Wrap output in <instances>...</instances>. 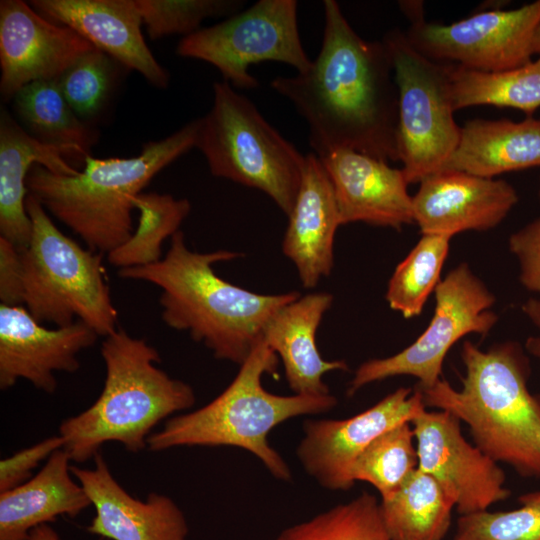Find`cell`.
<instances>
[{
  "instance_id": "16",
  "label": "cell",
  "mask_w": 540,
  "mask_h": 540,
  "mask_svg": "<svg viewBox=\"0 0 540 540\" xmlns=\"http://www.w3.org/2000/svg\"><path fill=\"white\" fill-rule=\"evenodd\" d=\"M98 336L80 320L49 329L24 306L0 304V389L24 379L53 393L57 388L55 373L76 372L79 353L94 345Z\"/></svg>"
},
{
  "instance_id": "37",
  "label": "cell",
  "mask_w": 540,
  "mask_h": 540,
  "mask_svg": "<svg viewBox=\"0 0 540 540\" xmlns=\"http://www.w3.org/2000/svg\"><path fill=\"white\" fill-rule=\"evenodd\" d=\"M508 245L518 260L521 284L540 295V217L511 234Z\"/></svg>"
},
{
  "instance_id": "24",
  "label": "cell",
  "mask_w": 540,
  "mask_h": 540,
  "mask_svg": "<svg viewBox=\"0 0 540 540\" xmlns=\"http://www.w3.org/2000/svg\"><path fill=\"white\" fill-rule=\"evenodd\" d=\"M70 457L55 451L27 482L0 493V540H28L35 527L59 515L75 517L91 505L71 475Z\"/></svg>"
},
{
  "instance_id": "6",
  "label": "cell",
  "mask_w": 540,
  "mask_h": 540,
  "mask_svg": "<svg viewBox=\"0 0 540 540\" xmlns=\"http://www.w3.org/2000/svg\"><path fill=\"white\" fill-rule=\"evenodd\" d=\"M223 392L205 406L173 416L147 440L150 451L179 446H233L254 454L277 479L288 481L291 472L280 454L268 443L269 432L282 422L333 409L331 395L281 396L262 386L264 374H274L278 356L261 339Z\"/></svg>"
},
{
  "instance_id": "39",
  "label": "cell",
  "mask_w": 540,
  "mask_h": 540,
  "mask_svg": "<svg viewBox=\"0 0 540 540\" xmlns=\"http://www.w3.org/2000/svg\"><path fill=\"white\" fill-rule=\"evenodd\" d=\"M526 317L540 330V298H530L521 307ZM527 352L540 360V336H531L525 342Z\"/></svg>"
},
{
  "instance_id": "4",
  "label": "cell",
  "mask_w": 540,
  "mask_h": 540,
  "mask_svg": "<svg viewBox=\"0 0 540 540\" xmlns=\"http://www.w3.org/2000/svg\"><path fill=\"white\" fill-rule=\"evenodd\" d=\"M199 118L170 136L146 143L133 157L88 156L75 175L34 164L26 178L28 194L78 235L87 248L110 253L134 231L136 198L163 168L196 146Z\"/></svg>"
},
{
  "instance_id": "11",
  "label": "cell",
  "mask_w": 540,
  "mask_h": 540,
  "mask_svg": "<svg viewBox=\"0 0 540 540\" xmlns=\"http://www.w3.org/2000/svg\"><path fill=\"white\" fill-rule=\"evenodd\" d=\"M297 6L295 0H259L218 24L184 36L176 53L210 63L224 81L240 89L258 86L248 71L252 64L276 61L305 72L312 60L300 39Z\"/></svg>"
},
{
  "instance_id": "25",
  "label": "cell",
  "mask_w": 540,
  "mask_h": 540,
  "mask_svg": "<svg viewBox=\"0 0 540 540\" xmlns=\"http://www.w3.org/2000/svg\"><path fill=\"white\" fill-rule=\"evenodd\" d=\"M540 166V119L527 117L467 121L442 170L495 178L502 173ZM441 171V170H440Z\"/></svg>"
},
{
  "instance_id": "30",
  "label": "cell",
  "mask_w": 540,
  "mask_h": 540,
  "mask_svg": "<svg viewBox=\"0 0 540 540\" xmlns=\"http://www.w3.org/2000/svg\"><path fill=\"white\" fill-rule=\"evenodd\" d=\"M450 237L422 234L408 255L396 266L388 282L386 301L404 318L420 315L429 295L439 284L448 256Z\"/></svg>"
},
{
  "instance_id": "29",
  "label": "cell",
  "mask_w": 540,
  "mask_h": 540,
  "mask_svg": "<svg viewBox=\"0 0 540 540\" xmlns=\"http://www.w3.org/2000/svg\"><path fill=\"white\" fill-rule=\"evenodd\" d=\"M135 209L139 212L137 227L127 241L107 254L108 262L118 269L160 261L164 241L180 230L191 204L185 198L151 192L136 198Z\"/></svg>"
},
{
  "instance_id": "1",
  "label": "cell",
  "mask_w": 540,
  "mask_h": 540,
  "mask_svg": "<svg viewBox=\"0 0 540 540\" xmlns=\"http://www.w3.org/2000/svg\"><path fill=\"white\" fill-rule=\"evenodd\" d=\"M322 45L310 67L270 85L306 121L318 157L352 149L398 161V91L383 41L359 36L335 0H325Z\"/></svg>"
},
{
  "instance_id": "22",
  "label": "cell",
  "mask_w": 540,
  "mask_h": 540,
  "mask_svg": "<svg viewBox=\"0 0 540 540\" xmlns=\"http://www.w3.org/2000/svg\"><path fill=\"white\" fill-rule=\"evenodd\" d=\"M332 303L333 296L327 292L300 295L282 306L264 327L262 339L281 359L294 394H330L323 376L348 369L342 360H324L316 345L318 327Z\"/></svg>"
},
{
  "instance_id": "2",
  "label": "cell",
  "mask_w": 540,
  "mask_h": 540,
  "mask_svg": "<svg viewBox=\"0 0 540 540\" xmlns=\"http://www.w3.org/2000/svg\"><path fill=\"white\" fill-rule=\"evenodd\" d=\"M240 256L229 250L193 251L179 230L160 261L118 269V275L160 288L161 318L168 327L187 331L215 358L241 365L262 339L269 319L300 293L259 294L215 273L214 264Z\"/></svg>"
},
{
  "instance_id": "8",
  "label": "cell",
  "mask_w": 540,
  "mask_h": 540,
  "mask_svg": "<svg viewBox=\"0 0 540 540\" xmlns=\"http://www.w3.org/2000/svg\"><path fill=\"white\" fill-rule=\"evenodd\" d=\"M195 147L206 158L212 175L264 192L289 216L305 155L226 81L213 84V104L199 118Z\"/></svg>"
},
{
  "instance_id": "34",
  "label": "cell",
  "mask_w": 540,
  "mask_h": 540,
  "mask_svg": "<svg viewBox=\"0 0 540 540\" xmlns=\"http://www.w3.org/2000/svg\"><path fill=\"white\" fill-rule=\"evenodd\" d=\"M148 36H187L209 17L231 16L244 6L239 0H135Z\"/></svg>"
},
{
  "instance_id": "32",
  "label": "cell",
  "mask_w": 540,
  "mask_h": 540,
  "mask_svg": "<svg viewBox=\"0 0 540 540\" xmlns=\"http://www.w3.org/2000/svg\"><path fill=\"white\" fill-rule=\"evenodd\" d=\"M410 422L401 423L374 439L352 467L354 481L374 486L382 500L391 497L418 467Z\"/></svg>"
},
{
  "instance_id": "28",
  "label": "cell",
  "mask_w": 540,
  "mask_h": 540,
  "mask_svg": "<svg viewBox=\"0 0 540 540\" xmlns=\"http://www.w3.org/2000/svg\"><path fill=\"white\" fill-rule=\"evenodd\" d=\"M451 89L455 111L493 105L521 110L532 117L540 107V57L499 72H479L453 65Z\"/></svg>"
},
{
  "instance_id": "19",
  "label": "cell",
  "mask_w": 540,
  "mask_h": 540,
  "mask_svg": "<svg viewBox=\"0 0 540 540\" xmlns=\"http://www.w3.org/2000/svg\"><path fill=\"white\" fill-rule=\"evenodd\" d=\"M29 4L53 23L67 26L150 84L165 88L169 73L147 46L135 0H32Z\"/></svg>"
},
{
  "instance_id": "31",
  "label": "cell",
  "mask_w": 540,
  "mask_h": 540,
  "mask_svg": "<svg viewBox=\"0 0 540 540\" xmlns=\"http://www.w3.org/2000/svg\"><path fill=\"white\" fill-rule=\"evenodd\" d=\"M273 540H390L380 503L369 493L284 529Z\"/></svg>"
},
{
  "instance_id": "20",
  "label": "cell",
  "mask_w": 540,
  "mask_h": 540,
  "mask_svg": "<svg viewBox=\"0 0 540 540\" xmlns=\"http://www.w3.org/2000/svg\"><path fill=\"white\" fill-rule=\"evenodd\" d=\"M93 469L71 466L96 515L87 530L111 540H186L183 512L168 496L150 493L145 501L132 497L113 477L99 452Z\"/></svg>"
},
{
  "instance_id": "10",
  "label": "cell",
  "mask_w": 540,
  "mask_h": 540,
  "mask_svg": "<svg viewBox=\"0 0 540 540\" xmlns=\"http://www.w3.org/2000/svg\"><path fill=\"white\" fill-rule=\"evenodd\" d=\"M434 293V314L423 333L395 355L362 363L350 381L348 396L370 383L401 375L417 378V388L433 386L452 346L468 334H487L498 320L490 310L495 296L466 263L453 268Z\"/></svg>"
},
{
  "instance_id": "26",
  "label": "cell",
  "mask_w": 540,
  "mask_h": 540,
  "mask_svg": "<svg viewBox=\"0 0 540 540\" xmlns=\"http://www.w3.org/2000/svg\"><path fill=\"white\" fill-rule=\"evenodd\" d=\"M12 99L20 125L28 134L60 150L66 158L85 163L99 135L92 124L81 120L72 110L57 79L32 82Z\"/></svg>"
},
{
  "instance_id": "13",
  "label": "cell",
  "mask_w": 540,
  "mask_h": 540,
  "mask_svg": "<svg viewBox=\"0 0 540 540\" xmlns=\"http://www.w3.org/2000/svg\"><path fill=\"white\" fill-rule=\"evenodd\" d=\"M410 423L416 440L417 468L441 485L461 515L485 511L509 497L498 462L466 441L455 415L425 409Z\"/></svg>"
},
{
  "instance_id": "9",
  "label": "cell",
  "mask_w": 540,
  "mask_h": 540,
  "mask_svg": "<svg viewBox=\"0 0 540 540\" xmlns=\"http://www.w3.org/2000/svg\"><path fill=\"white\" fill-rule=\"evenodd\" d=\"M387 46L398 91V161L407 182H421L444 167L460 140L451 89L453 64L419 53L398 28Z\"/></svg>"
},
{
  "instance_id": "7",
  "label": "cell",
  "mask_w": 540,
  "mask_h": 540,
  "mask_svg": "<svg viewBox=\"0 0 540 540\" xmlns=\"http://www.w3.org/2000/svg\"><path fill=\"white\" fill-rule=\"evenodd\" d=\"M29 245L20 251L23 306L39 323L84 322L99 336L118 328V312L105 280L101 253L83 248L58 229L30 194Z\"/></svg>"
},
{
  "instance_id": "40",
  "label": "cell",
  "mask_w": 540,
  "mask_h": 540,
  "mask_svg": "<svg viewBox=\"0 0 540 540\" xmlns=\"http://www.w3.org/2000/svg\"><path fill=\"white\" fill-rule=\"evenodd\" d=\"M28 540H59V537L50 526L42 524L31 530Z\"/></svg>"
},
{
  "instance_id": "12",
  "label": "cell",
  "mask_w": 540,
  "mask_h": 540,
  "mask_svg": "<svg viewBox=\"0 0 540 540\" xmlns=\"http://www.w3.org/2000/svg\"><path fill=\"white\" fill-rule=\"evenodd\" d=\"M410 19L405 35L425 57L479 72H499L532 60L540 0L510 10L477 12L443 25L424 19L422 3L401 2Z\"/></svg>"
},
{
  "instance_id": "3",
  "label": "cell",
  "mask_w": 540,
  "mask_h": 540,
  "mask_svg": "<svg viewBox=\"0 0 540 540\" xmlns=\"http://www.w3.org/2000/svg\"><path fill=\"white\" fill-rule=\"evenodd\" d=\"M460 390L440 379L417 388L426 407L464 421L482 452L519 475L540 479V399L528 389L530 365L520 345L508 341L487 351L465 341Z\"/></svg>"
},
{
  "instance_id": "42",
  "label": "cell",
  "mask_w": 540,
  "mask_h": 540,
  "mask_svg": "<svg viewBox=\"0 0 540 540\" xmlns=\"http://www.w3.org/2000/svg\"><path fill=\"white\" fill-rule=\"evenodd\" d=\"M539 202H540V187H539Z\"/></svg>"
},
{
  "instance_id": "14",
  "label": "cell",
  "mask_w": 540,
  "mask_h": 540,
  "mask_svg": "<svg viewBox=\"0 0 540 540\" xmlns=\"http://www.w3.org/2000/svg\"><path fill=\"white\" fill-rule=\"evenodd\" d=\"M425 409L417 389L412 392L401 387L350 418L307 420L297 456L322 487L348 490L355 483L352 467L364 449L384 432L411 422Z\"/></svg>"
},
{
  "instance_id": "27",
  "label": "cell",
  "mask_w": 540,
  "mask_h": 540,
  "mask_svg": "<svg viewBox=\"0 0 540 540\" xmlns=\"http://www.w3.org/2000/svg\"><path fill=\"white\" fill-rule=\"evenodd\" d=\"M454 501L429 474L415 469L380 513L390 540H443L451 525Z\"/></svg>"
},
{
  "instance_id": "21",
  "label": "cell",
  "mask_w": 540,
  "mask_h": 540,
  "mask_svg": "<svg viewBox=\"0 0 540 540\" xmlns=\"http://www.w3.org/2000/svg\"><path fill=\"white\" fill-rule=\"evenodd\" d=\"M282 241L283 254L294 264L305 288L330 275L334 240L341 225L330 178L321 159L305 155L301 184Z\"/></svg>"
},
{
  "instance_id": "38",
  "label": "cell",
  "mask_w": 540,
  "mask_h": 540,
  "mask_svg": "<svg viewBox=\"0 0 540 540\" xmlns=\"http://www.w3.org/2000/svg\"><path fill=\"white\" fill-rule=\"evenodd\" d=\"M0 301L9 306H23L20 251L0 237Z\"/></svg>"
},
{
  "instance_id": "36",
  "label": "cell",
  "mask_w": 540,
  "mask_h": 540,
  "mask_svg": "<svg viewBox=\"0 0 540 540\" xmlns=\"http://www.w3.org/2000/svg\"><path fill=\"white\" fill-rule=\"evenodd\" d=\"M64 447L63 438L49 437L37 444L22 449L0 461V493L11 490L28 480L33 470L44 459H48L55 451Z\"/></svg>"
},
{
  "instance_id": "17",
  "label": "cell",
  "mask_w": 540,
  "mask_h": 540,
  "mask_svg": "<svg viewBox=\"0 0 540 540\" xmlns=\"http://www.w3.org/2000/svg\"><path fill=\"white\" fill-rule=\"evenodd\" d=\"M508 182L458 170L425 177L413 196L414 222L422 234L452 238L499 225L518 202Z\"/></svg>"
},
{
  "instance_id": "33",
  "label": "cell",
  "mask_w": 540,
  "mask_h": 540,
  "mask_svg": "<svg viewBox=\"0 0 540 540\" xmlns=\"http://www.w3.org/2000/svg\"><path fill=\"white\" fill-rule=\"evenodd\" d=\"M119 68L125 67L95 47L57 79L65 100L81 120L91 124L107 107Z\"/></svg>"
},
{
  "instance_id": "18",
  "label": "cell",
  "mask_w": 540,
  "mask_h": 540,
  "mask_svg": "<svg viewBox=\"0 0 540 540\" xmlns=\"http://www.w3.org/2000/svg\"><path fill=\"white\" fill-rule=\"evenodd\" d=\"M330 178L341 225L363 222L400 230L414 222L402 169L352 149L319 157Z\"/></svg>"
},
{
  "instance_id": "15",
  "label": "cell",
  "mask_w": 540,
  "mask_h": 540,
  "mask_svg": "<svg viewBox=\"0 0 540 540\" xmlns=\"http://www.w3.org/2000/svg\"><path fill=\"white\" fill-rule=\"evenodd\" d=\"M94 48L22 0L0 2V93L6 100L32 82L58 79Z\"/></svg>"
},
{
  "instance_id": "43",
  "label": "cell",
  "mask_w": 540,
  "mask_h": 540,
  "mask_svg": "<svg viewBox=\"0 0 540 540\" xmlns=\"http://www.w3.org/2000/svg\"><path fill=\"white\" fill-rule=\"evenodd\" d=\"M539 399H540V394L538 395Z\"/></svg>"
},
{
  "instance_id": "41",
  "label": "cell",
  "mask_w": 540,
  "mask_h": 540,
  "mask_svg": "<svg viewBox=\"0 0 540 540\" xmlns=\"http://www.w3.org/2000/svg\"><path fill=\"white\" fill-rule=\"evenodd\" d=\"M533 53L540 57V23L536 29L533 40Z\"/></svg>"
},
{
  "instance_id": "23",
  "label": "cell",
  "mask_w": 540,
  "mask_h": 540,
  "mask_svg": "<svg viewBox=\"0 0 540 540\" xmlns=\"http://www.w3.org/2000/svg\"><path fill=\"white\" fill-rule=\"evenodd\" d=\"M34 164L61 175H75L60 150L30 134L5 109L0 113V237L19 251L30 242L32 223L26 210V178Z\"/></svg>"
},
{
  "instance_id": "5",
  "label": "cell",
  "mask_w": 540,
  "mask_h": 540,
  "mask_svg": "<svg viewBox=\"0 0 540 540\" xmlns=\"http://www.w3.org/2000/svg\"><path fill=\"white\" fill-rule=\"evenodd\" d=\"M106 376L96 401L61 422L59 435L71 461L94 458L106 442H119L130 452L147 448L154 427L192 407L196 397L186 382L156 366L158 350L118 327L101 344Z\"/></svg>"
},
{
  "instance_id": "35",
  "label": "cell",
  "mask_w": 540,
  "mask_h": 540,
  "mask_svg": "<svg viewBox=\"0 0 540 540\" xmlns=\"http://www.w3.org/2000/svg\"><path fill=\"white\" fill-rule=\"evenodd\" d=\"M518 501L515 510L461 515L453 540H540V491Z\"/></svg>"
}]
</instances>
